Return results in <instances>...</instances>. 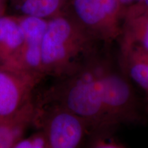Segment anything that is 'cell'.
Instances as JSON below:
<instances>
[{
  "mask_svg": "<svg viewBox=\"0 0 148 148\" xmlns=\"http://www.w3.org/2000/svg\"><path fill=\"white\" fill-rule=\"evenodd\" d=\"M98 60L69 83L63 93L65 108L80 116L97 132H110L114 127L107 115L101 96Z\"/></svg>",
  "mask_w": 148,
  "mask_h": 148,
  "instance_id": "6da1fadb",
  "label": "cell"
},
{
  "mask_svg": "<svg viewBox=\"0 0 148 148\" xmlns=\"http://www.w3.org/2000/svg\"><path fill=\"white\" fill-rule=\"evenodd\" d=\"M98 71L103 106L113 127L141 121L139 102L127 79L104 58L98 60Z\"/></svg>",
  "mask_w": 148,
  "mask_h": 148,
  "instance_id": "7a4b0ae2",
  "label": "cell"
},
{
  "mask_svg": "<svg viewBox=\"0 0 148 148\" xmlns=\"http://www.w3.org/2000/svg\"><path fill=\"white\" fill-rule=\"evenodd\" d=\"M91 40L67 18L56 17L47 23L40 46L41 61L45 64L65 69L79 52L91 49Z\"/></svg>",
  "mask_w": 148,
  "mask_h": 148,
  "instance_id": "3957f363",
  "label": "cell"
},
{
  "mask_svg": "<svg viewBox=\"0 0 148 148\" xmlns=\"http://www.w3.org/2000/svg\"><path fill=\"white\" fill-rule=\"evenodd\" d=\"M119 0H73L75 14L98 40L110 45L121 37Z\"/></svg>",
  "mask_w": 148,
  "mask_h": 148,
  "instance_id": "277c9868",
  "label": "cell"
},
{
  "mask_svg": "<svg viewBox=\"0 0 148 148\" xmlns=\"http://www.w3.org/2000/svg\"><path fill=\"white\" fill-rule=\"evenodd\" d=\"M86 121L68 109L53 116L49 129V143L54 148H74L79 145L85 132Z\"/></svg>",
  "mask_w": 148,
  "mask_h": 148,
  "instance_id": "5b68a950",
  "label": "cell"
},
{
  "mask_svg": "<svg viewBox=\"0 0 148 148\" xmlns=\"http://www.w3.org/2000/svg\"><path fill=\"white\" fill-rule=\"evenodd\" d=\"M120 52L123 68L145 92L148 111V51L136 44L121 41Z\"/></svg>",
  "mask_w": 148,
  "mask_h": 148,
  "instance_id": "8992f818",
  "label": "cell"
},
{
  "mask_svg": "<svg viewBox=\"0 0 148 148\" xmlns=\"http://www.w3.org/2000/svg\"><path fill=\"white\" fill-rule=\"evenodd\" d=\"M121 41L140 46L148 51V10L134 7L127 14Z\"/></svg>",
  "mask_w": 148,
  "mask_h": 148,
  "instance_id": "52a82bcc",
  "label": "cell"
},
{
  "mask_svg": "<svg viewBox=\"0 0 148 148\" xmlns=\"http://www.w3.org/2000/svg\"><path fill=\"white\" fill-rule=\"evenodd\" d=\"M18 101V92L12 79L0 72V115L5 116L16 109Z\"/></svg>",
  "mask_w": 148,
  "mask_h": 148,
  "instance_id": "ba28073f",
  "label": "cell"
},
{
  "mask_svg": "<svg viewBox=\"0 0 148 148\" xmlns=\"http://www.w3.org/2000/svg\"><path fill=\"white\" fill-rule=\"evenodd\" d=\"M27 47H40L47 27L42 18L27 16L20 23Z\"/></svg>",
  "mask_w": 148,
  "mask_h": 148,
  "instance_id": "9c48e42d",
  "label": "cell"
},
{
  "mask_svg": "<svg viewBox=\"0 0 148 148\" xmlns=\"http://www.w3.org/2000/svg\"><path fill=\"white\" fill-rule=\"evenodd\" d=\"M61 1L62 0H23L20 8L27 16L43 18L56 12Z\"/></svg>",
  "mask_w": 148,
  "mask_h": 148,
  "instance_id": "30bf717a",
  "label": "cell"
},
{
  "mask_svg": "<svg viewBox=\"0 0 148 148\" xmlns=\"http://www.w3.org/2000/svg\"><path fill=\"white\" fill-rule=\"evenodd\" d=\"M24 40L25 37L19 24L10 18H0V42H4L10 48H16Z\"/></svg>",
  "mask_w": 148,
  "mask_h": 148,
  "instance_id": "8fae6325",
  "label": "cell"
},
{
  "mask_svg": "<svg viewBox=\"0 0 148 148\" xmlns=\"http://www.w3.org/2000/svg\"><path fill=\"white\" fill-rule=\"evenodd\" d=\"M110 132H98L95 140L92 143V146L97 148H123L125 145L121 142L119 141L110 134H108Z\"/></svg>",
  "mask_w": 148,
  "mask_h": 148,
  "instance_id": "7c38bea8",
  "label": "cell"
},
{
  "mask_svg": "<svg viewBox=\"0 0 148 148\" xmlns=\"http://www.w3.org/2000/svg\"><path fill=\"white\" fill-rule=\"evenodd\" d=\"M26 60L31 66L38 65L41 61L40 47H27L26 51Z\"/></svg>",
  "mask_w": 148,
  "mask_h": 148,
  "instance_id": "4fadbf2b",
  "label": "cell"
},
{
  "mask_svg": "<svg viewBox=\"0 0 148 148\" xmlns=\"http://www.w3.org/2000/svg\"><path fill=\"white\" fill-rule=\"evenodd\" d=\"M13 141V134L10 130L0 127V147H8Z\"/></svg>",
  "mask_w": 148,
  "mask_h": 148,
  "instance_id": "5bb4252c",
  "label": "cell"
},
{
  "mask_svg": "<svg viewBox=\"0 0 148 148\" xmlns=\"http://www.w3.org/2000/svg\"><path fill=\"white\" fill-rule=\"evenodd\" d=\"M15 147L16 148H33L32 142L28 140H22L19 142L18 144H16Z\"/></svg>",
  "mask_w": 148,
  "mask_h": 148,
  "instance_id": "9a60e30c",
  "label": "cell"
},
{
  "mask_svg": "<svg viewBox=\"0 0 148 148\" xmlns=\"http://www.w3.org/2000/svg\"><path fill=\"white\" fill-rule=\"evenodd\" d=\"M33 148H41L45 145L44 140L41 138H36L32 140Z\"/></svg>",
  "mask_w": 148,
  "mask_h": 148,
  "instance_id": "2e32d148",
  "label": "cell"
},
{
  "mask_svg": "<svg viewBox=\"0 0 148 148\" xmlns=\"http://www.w3.org/2000/svg\"><path fill=\"white\" fill-rule=\"evenodd\" d=\"M136 7L148 10V0H140V1H138V3L136 5Z\"/></svg>",
  "mask_w": 148,
  "mask_h": 148,
  "instance_id": "e0dca14e",
  "label": "cell"
},
{
  "mask_svg": "<svg viewBox=\"0 0 148 148\" xmlns=\"http://www.w3.org/2000/svg\"><path fill=\"white\" fill-rule=\"evenodd\" d=\"M119 2L121 3L122 5L123 4H128V3H131L134 1H140V0H119Z\"/></svg>",
  "mask_w": 148,
  "mask_h": 148,
  "instance_id": "ac0fdd59",
  "label": "cell"
}]
</instances>
